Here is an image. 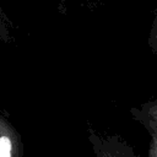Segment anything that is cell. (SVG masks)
Masks as SVG:
<instances>
[{"label": "cell", "mask_w": 157, "mask_h": 157, "mask_svg": "<svg viewBox=\"0 0 157 157\" xmlns=\"http://www.w3.org/2000/svg\"><path fill=\"white\" fill-rule=\"evenodd\" d=\"M147 44L150 49L152 50V53L157 55V12L151 25V29H150L148 38H147Z\"/></svg>", "instance_id": "cell-5"}, {"label": "cell", "mask_w": 157, "mask_h": 157, "mask_svg": "<svg viewBox=\"0 0 157 157\" xmlns=\"http://www.w3.org/2000/svg\"><path fill=\"white\" fill-rule=\"evenodd\" d=\"M13 39V23L0 6V42L12 43Z\"/></svg>", "instance_id": "cell-4"}, {"label": "cell", "mask_w": 157, "mask_h": 157, "mask_svg": "<svg viewBox=\"0 0 157 157\" xmlns=\"http://www.w3.org/2000/svg\"><path fill=\"white\" fill-rule=\"evenodd\" d=\"M0 157H23L21 136L2 114H0Z\"/></svg>", "instance_id": "cell-2"}, {"label": "cell", "mask_w": 157, "mask_h": 157, "mask_svg": "<svg viewBox=\"0 0 157 157\" xmlns=\"http://www.w3.org/2000/svg\"><path fill=\"white\" fill-rule=\"evenodd\" d=\"M86 1H97V0H86Z\"/></svg>", "instance_id": "cell-7"}, {"label": "cell", "mask_w": 157, "mask_h": 157, "mask_svg": "<svg viewBox=\"0 0 157 157\" xmlns=\"http://www.w3.org/2000/svg\"><path fill=\"white\" fill-rule=\"evenodd\" d=\"M131 117L140 123L150 135L157 137V98L130 109Z\"/></svg>", "instance_id": "cell-3"}, {"label": "cell", "mask_w": 157, "mask_h": 157, "mask_svg": "<svg viewBox=\"0 0 157 157\" xmlns=\"http://www.w3.org/2000/svg\"><path fill=\"white\" fill-rule=\"evenodd\" d=\"M150 145H148V157H157V137L150 135Z\"/></svg>", "instance_id": "cell-6"}, {"label": "cell", "mask_w": 157, "mask_h": 157, "mask_svg": "<svg viewBox=\"0 0 157 157\" xmlns=\"http://www.w3.org/2000/svg\"><path fill=\"white\" fill-rule=\"evenodd\" d=\"M88 142L96 157H139L134 147L117 134H99L88 129Z\"/></svg>", "instance_id": "cell-1"}]
</instances>
